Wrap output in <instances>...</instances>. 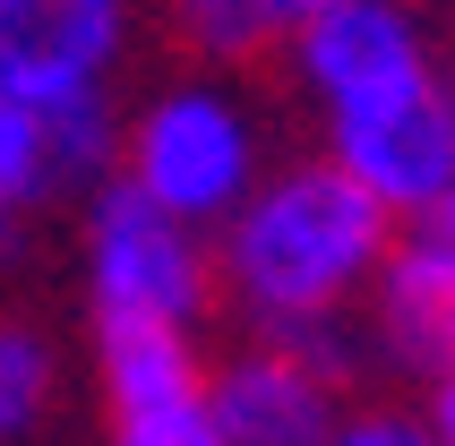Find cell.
Returning <instances> with one entry per match:
<instances>
[{"label": "cell", "mask_w": 455, "mask_h": 446, "mask_svg": "<svg viewBox=\"0 0 455 446\" xmlns=\"http://www.w3.org/2000/svg\"><path fill=\"white\" fill-rule=\"evenodd\" d=\"M112 155H121L112 103L44 112V103L0 95V249L18 241L26 215H44L52 198H69L86 180H112Z\"/></svg>", "instance_id": "8992f818"}, {"label": "cell", "mask_w": 455, "mask_h": 446, "mask_svg": "<svg viewBox=\"0 0 455 446\" xmlns=\"http://www.w3.org/2000/svg\"><path fill=\"white\" fill-rule=\"evenodd\" d=\"M421 421H430V438H438V446H455V361L430 378V412H421Z\"/></svg>", "instance_id": "9a60e30c"}, {"label": "cell", "mask_w": 455, "mask_h": 446, "mask_svg": "<svg viewBox=\"0 0 455 446\" xmlns=\"http://www.w3.org/2000/svg\"><path fill=\"white\" fill-rule=\"evenodd\" d=\"M318 9H335V0H258V18H267V35H301Z\"/></svg>", "instance_id": "2e32d148"}, {"label": "cell", "mask_w": 455, "mask_h": 446, "mask_svg": "<svg viewBox=\"0 0 455 446\" xmlns=\"http://www.w3.org/2000/svg\"><path fill=\"white\" fill-rule=\"evenodd\" d=\"M121 52L129 0H0V95L18 103H112Z\"/></svg>", "instance_id": "5b68a950"}, {"label": "cell", "mask_w": 455, "mask_h": 446, "mask_svg": "<svg viewBox=\"0 0 455 446\" xmlns=\"http://www.w3.org/2000/svg\"><path fill=\"white\" fill-rule=\"evenodd\" d=\"M370 326H379V352H395L404 370H447L455 361V241L438 232H412V241H387L379 275H370Z\"/></svg>", "instance_id": "9c48e42d"}, {"label": "cell", "mask_w": 455, "mask_h": 446, "mask_svg": "<svg viewBox=\"0 0 455 446\" xmlns=\"http://www.w3.org/2000/svg\"><path fill=\"white\" fill-rule=\"evenodd\" d=\"M60 412V344L26 318H0V446H26Z\"/></svg>", "instance_id": "8fae6325"}, {"label": "cell", "mask_w": 455, "mask_h": 446, "mask_svg": "<svg viewBox=\"0 0 455 446\" xmlns=\"http://www.w3.org/2000/svg\"><path fill=\"white\" fill-rule=\"evenodd\" d=\"M112 172L172 223L206 232L258 189V121L224 86H164L138 103V121L121 129Z\"/></svg>", "instance_id": "7a4b0ae2"}, {"label": "cell", "mask_w": 455, "mask_h": 446, "mask_svg": "<svg viewBox=\"0 0 455 446\" xmlns=\"http://www.w3.org/2000/svg\"><path fill=\"white\" fill-rule=\"evenodd\" d=\"M379 258H387V215L327 155L258 172V189L224 215V283L241 300V318L267 326V344L309 335V326H344V309L370 292Z\"/></svg>", "instance_id": "6da1fadb"}, {"label": "cell", "mask_w": 455, "mask_h": 446, "mask_svg": "<svg viewBox=\"0 0 455 446\" xmlns=\"http://www.w3.org/2000/svg\"><path fill=\"white\" fill-rule=\"evenodd\" d=\"M292 52H301V77L327 112L430 77V35H421V18L404 0H335L292 35Z\"/></svg>", "instance_id": "52a82bcc"}, {"label": "cell", "mask_w": 455, "mask_h": 446, "mask_svg": "<svg viewBox=\"0 0 455 446\" xmlns=\"http://www.w3.org/2000/svg\"><path fill=\"white\" fill-rule=\"evenodd\" d=\"M430 232H438V241H455V180H447V198L430 206Z\"/></svg>", "instance_id": "e0dca14e"}, {"label": "cell", "mask_w": 455, "mask_h": 446, "mask_svg": "<svg viewBox=\"0 0 455 446\" xmlns=\"http://www.w3.org/2000/svg\"><path fill=\"white\" fill-rule=\"evenodd\" d=\"M327 446H438L421 412H344Z\"/></svg>", "instance_id": "5bb4252c"}, {"label": "cell", "mask_w": 455, "mask_h": 446, "mask_svg": "<svg viewBox=\"0 0 455 446\" xmlns=\"http://www.w3.org/2000/svg\"><path fill=\"white\" fill-rule=\"evenodd\" d=\"M172 26L189 35V52H206V60H250V52L267 44L258 0H172Z\"/></svg>", "instance_id": "7c38bea8"}, {"label": "cell", "mask_w": 455, "mask_h": 446, "mask_svg": "<svg viewBox=\"0 0 455 446\" xmlns=\"http://www.w3.org/2000/svg\"><path fill=\"white\" fill-rule=\"evenodd\" d=\"M327 163L353 180L361 198L395 215H430L455 180V95L447 77H412V86H387L370 103H344L327 112Z\"/></svg>", "instance_id": "277c9868"}, {"label": "cell", "mask_w": 455, "mask_h": 446, "mask_svg": "<svg viewBox=\"0 0 455 446\" xmlns=\"http://www.w3.org/2000/svg\"><path fill=\"white\" fill-rule=\"evenodd\" d=\"M95 378H103V421L206 403V361L172 326H112V335H95Z\"/></svg>", "instance_id": "30bf717a"}, {"label": "cell", "mask_w": 455, "mask_h": 446, "mask_svg": "<svg viewBox=\"0 0 455 446\" xmlns=\"http://www.w3.org/2000/svg\"><path fill=\"white\" fill-rule=\"evenodd\" d=\"M112 446H224L206 403H172V412H138V421H112Z\"/></svg>", "instance_id": "4fadbf2b"}, {"label": "cell", "mask_w": 455, "mask_h": 446, "mask_svg": "<svg viewBox=\"0 0 455 446\" xmlns=\"http://www.w3.org/2000/svg\"><path fill=\"white\" fill-rule=\"evenodd\" d=\"M447 95H455V86H447Z\"/></svg>", "instance_id": "ac0fdd59"}, {"label": "cell", "mask_w": 455, "mask_h": 446, "mask_svg": "<svg viewBox=\"0 0 455 446\" xmlns=\"http://www.w3.org/2000/svg\"><path fill=\"white\" fill-rule=\"evenodd\" d=\"M206 241L189 223H172L164 206H147L121 172L95 180V206H86V309H95V335L112 326H189L206 318Z\"/></svg>", "instance_id": "3957f363"}, {"label": "cell", "mask_w": 455, "mask_h": 446, "mask_svg": "<svg viewBox=\"0 0 455 446\" xmlns=\"http://www.w3.org/2000/svg\"><path fill=\"white\" fill-rule=\"evenodd\" d=\"M206 421L224 446H327L344 403H335V378L309 370L301 352L250 344L241 361L206 370Z\"/></svg>", "instance_id": "ba28073f"}]
</instances>
